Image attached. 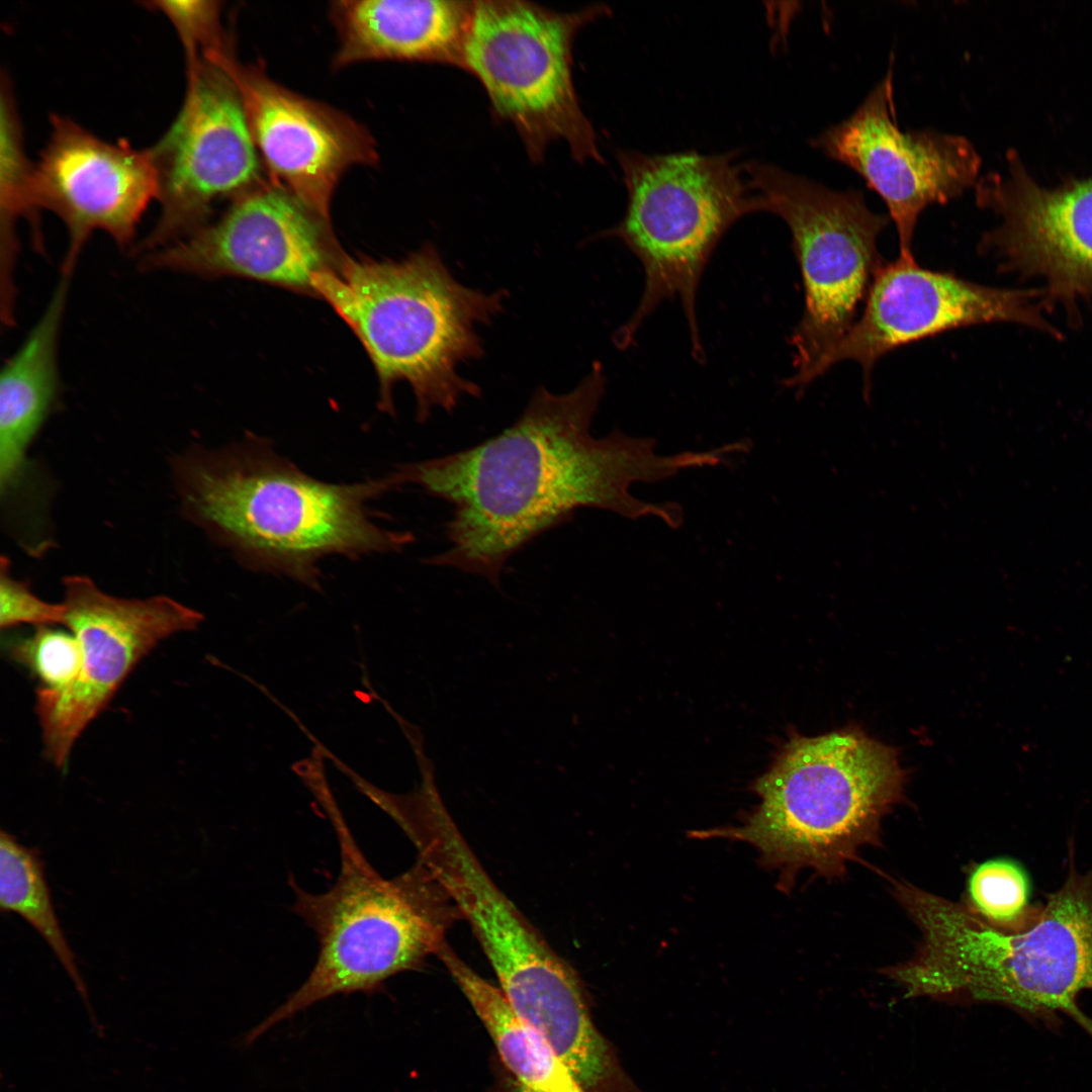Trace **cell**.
<instances>
[{"label": "cell", "mask_w": 1092, "mask_h": 1092, "mask_svg": "<svg viewBox=\"0 0 1092 1092\" xmlns=\"http://www.w3.org/2000/svg\"><path fill=\"white\" fill-rule=\"evenodd\" d=\"M340 845V871L323 893L289 883L292 911L315 932L318 952L301 986L247 1033L252 1043L278 1022L327 998L380 991L391 977L437 956L460 914L427 868L385 879L364 856L336 806L327 809Z\"/></svg>", "instance_id": "6"}, {"label": "cell", "mask_w": 1092, "mask_h": 1092, "mask_svg": "<svg viewBox=\"0 0 1092 1092\" xmlns=\"http://www.w3.org/2000/svg\"><path fill=\"white\" fill-rule=\"evenodd\" d=\"M363 345L378 376L380 408L393 414L391 390L412 388L417 420L452 413L480 387L459 373L484 354L479 328L503 311L508 292H485L456 279L433 244L394 261L341 256L313 280Z\"/></svg>", "instance_id": "4"}, {"label": "cell", "mask_w": 1092, "mask_h": 1092, "mask_svg": "<svg viewBox=\"0 0 1092 1092\" xmlns=\"http://www.w3.org/2000/svg\"><path fill=\"white\" fill-rule=\"evenodd\" d=\"M437 957L487 1030L496 1058L527 1092H585L552 1046L512 1010L498 987L444 943Z\"/></svg>", "instance_id": "21"}, {"label": "cell", "mask_w": 1092, "mask_h": 1092, "mask_svg": "<svg viewBox=\"0 0 1092 1092\" xmlns=\"http://www.w3.org/2000/svg\"><path fill=\"white\" fill-rule=\"evenodd\" d=\"M15 660L25 665L42 684L40 688L62 691L79 677L82 653L75 635L38 627L36 632L11 648Z\"/></svg>", "instance_id": "25"}, {"label": "cell", "mask_w": 1092, "mask_h": 1092, "mask_svg": "<svg viewBox=\"0 0 1092 1092\" xmlns=\"http://www.w3.org/2000/svg\"><path fill=\"white\" fill-rule=\"evenodd\" d=\"M0 909L18 914L35 929L88 1005L86 986L54 908L40 852L4 830L0 832Z\"/></svg>", "instance_id": "22"}, {"label": "cell", "mask_w": 1092, "mask_h": 1092, "mask_svg": "<svg viewBox=\"0 0 1092 1092\" xmlns=\"http://www.w3.org/2000/svg\"><path fill=\"white\" fill-rule=\"evenodd\" d=\"M71 275L62 272L42 314L2 368L0 441L12 448H29L57 403L59 341Z\"/></svg>", "instance_id": "20"}, {"label": "cell", "mask_w": 1092, "mask_h": 1092, "mask_svg": "<svg viewBox=\"0 0 1092 1092\" xmlns=\"http://www.w3.org/2000/svg\"><path fill=\"white\" fill-rule=\"evenodd\" d=\"M144 5L163 13L175 27L185 56L226 44L217 1H149Z\"/></svg>", "instance_id": "26"}, {"label": "cell", "mask_w": 1092, "mask_h": 1092, "mask_svg": "<svg viewBox=\"0 0 1092 1092\" xmlns=\"http://www.w3.org/2000/svg\"><path fill=\"white\" fill-rule=\"evenodd\" d=\"M969 906L989 924L1006 930L1029 925L1040 905H1031L1026 871L1009 858L978 864L968 881Z\"/></svg>", "instance_id": "24"}, {"label": "cell", "mask_w": 1092, "mask_h": 1092, "mask_svg": "<svg viewBox=\"0 0 1092 1092\" xmlns=\"http://www.w3.org/2000/svg\"><path fill=\"white\" fill-rule=\"evenodd\" d=\"M609 11L601 3L560 12L524 0L474 1L463 70L479 81L494 116L512 124L535 164L555 142L580 164L604 163L574 87L573 47L577 33Z\"/></svg>", "instance_id": "9"}, {"label": "cell", "mask_w": 1092, "mask_h": 1092, "mask_svg": "<svg viewBox=\"0 0 1092 1092\" xmlns=\"http://www.w3.org/2000/svg\"><path fill=\"white\" fill-rule=\"evenodd\" d=\"M33 164L25 154L22 126L7 77L2 74L0 97V212L2 245L8 267L15 253L18 217L34 219L30 202Z\"/></svg>", "instance_id": "23"}, {"label": "cell", "mask_w": 1092, "mask_h": 1092, "mask_svg": "<svg viewBox=\"0 0 1092 1092\" xmlns=\"http://www.w3.org/2000/svg\"><path fill=\"white\" fill-rule=\"evenodd\" d=\"M52 131L33 171V213L58 215L69 234L62 270L73 272L78 257L96 231L124 247L135 236L149 204L159 197L153 154L124 140L106 142L68 117L51 116Z\"/></svg>", "instance_id": "18"}, {"label": "cell", "mask_w": 1092, "mask_h": 1092, "mask_svg": "<svg viewBox=\"0 0 1092 1092\" xmlns=\"http://www.w3.org/2000/svg\"><path fill=\"white\" fill-rule=\"evenodd\" d=\"M1005 175L978 179L976 202L993 210L998 226L985 233L979 249L999 260L1001 272L1042 278L1044 308L1075 309L1092 299V179L1049 188L1029 176L1015 154Z\"/></svg>", "instance_id": "16"}, {"label": "cell", "mask_w": 1092, "mask_h": 1092, "mask_svg": "<svg viewBox=\"0 0 1092 1092\" xmlns=\"http://www.w3.org/2000/svg\"><path fill=\"white\" fill-rule=\"evenodd\" d=\"M606 388L601 363L573 389L538 387L521 416L498 435L448 455L397 465L398 487L413 484L452 506L447 548L427 559L481 576L498 587L506 562L530 541L581 508L627 519L654 517L671 528L674 503L633 496L632 483L656 482L703 467L704 452L660 455L655 440L620 430L596 438L594 417Z\"/></svg>", "instance_id": "1"}, {"label": "cell", "mask_w": 1092, "mask_h": 1092, "mask_svg": "<svg viewBox=\"0 0 1092 1092\" xmlns=\"http://www.w3.org/2000/svg\"><path fill=\"white\" fill-rule=\"evenodd\" d=\"M183 104L150 148L159 176L161 213L141 243L145 254L205 225L211 205L259 181L260 163L239 90L209 54L186 57Z\"/></svg>", "instance_id": "11"}, {"label": "cell", "mask_w": 1092, "mask_h": 1092, "mask_svg": "<svg viewBox=\"0 0 1092 1092\" xmlns=\"http://www.w3.org/2000/svg\"><path fill=\"white\" fill-rule=\"evenodd\" d=\"M331 224L279 186L238 197L225 213L187 238L145 254L146 270L202 277L240 276L313 292V280L332 268Z\"/></svg>", "instance_id": "15"}, {"label": "cell", "mask_w": 1092, "mask_h": 1092, "mask_svg": "<svg viewBox=\"0 0 1092 1092\" xmlns=\"http://www.w3.org/2000/svg\"><path fill=\"white\" fill-rule=\"evenodd\" d=\"M491 1070L492 1082L489 1092H527L518 1084L496 1057L493 1058Z\"/></svg>", "instance_id": "28"}, {"label": "cell", "mask_w": 1092, "mask_h": 1092, "mask_svg": "<svg viewBox=\"0 0 1092 1092\" xmlns=\"http://www.w3.org/2000/svg\"><path fill=\"white\" fill-rule=\"evenodd\" d=\"M230 49L206 53L239 90L272 185L330 223L332 198L344 173L378 161L372 135L348 114L281 86L258 66L242 64Z\"/></svg>", "instance_id": "17"}, {"label": "cell", "mask_w": 1092, "mask_h": 1092, "mask_svg": "<svg viewBox=\"0 0 1092 1092\" xmlns=\"http://www.w3.org/2000/svg\"><path fill=\"white\" fill-rule=\"evenodd\" d=\"M474 1L341 0L332 4L337 68L375 60L464 68Z\"/></svg>", "instance_id": "19"}, {"label": "cell", "mask_w": 1092, "mask_h": 1092, "mask_svg": "<svg viewBox=\"0 0 1092 1092\" xmlns=\"http://www.w3.org/2000/svg\"><path fill=\"white\" fill-rule=\"evenodd\" d=\"M63 586L64 625L79 641L81 671L68 689L39 688L35 705L46 754L59 769L133 667L159 642L195 629L203 619L167 596H110L86 575H67Z\"/></svg>", "instance_id": "12"}, {"label": "cell", "mask_w": 1092, "mask_h": 1092, "mask_svg": "<svg viewBox=\"0 0 1092 1092\" xmlns=\"http://www.w3.org/2000/svg\"><path fill=\"white\" fill-rule=\"evenodd\" d=\"M904 775L892 747L856 728L795 736L755 782L760 802L740 826L690 835L749 843L762 866L781 872L784 888L806 869L841 878L860 849L880 845Z\"/></svg>", "instance_id": "5"}, {"label": "cell", "mask_w": 1092, "mask_h": 1092, "mask_svg": "<svg viewBox=\"0 0 1092 1092\" xmlns=\"http://www.w3.org/2000/svg\"><path fill=\"white\" fill-rule=\"evenodd\" d=\"M393 820L468 922L513 1012L570 1069L594 1064L607 1038L577 973L491 880L437 789L407 798Z\"/></svg>", "instance_id": "7"}, {"label": "cell", "mask_w": 1092, "mask_h": 1092, "mask_svg": "<svg viewBox=\"0 0 1092 1092\" xmlns=\"http://www.w3.org/2000/svg\"><path fill=\"white\" fill-rule=\"evenodd\" d=\"M743 168L764 211L788 225L801 270L804 310L791 337L794 373L784 381L801 390L856 321L884 263L877 242L891 219L871 210L860 190H834L763 162Z\"/></svg>", "instance_id": "10"}, {"label": "cell", "mask_w": 1092, "mask_h": 1092, "mask_svg": "<svg viewBox=\"0 0 1092 1092\" xmlns=\"http://www.w3.org/2000/svg\"><path fill=\"white\" fill-rule=\"evenodd\" d=\"M64 622L63 603L52 604L36 597L25 582L11 576L9 559L2 556L0 561L1 628H11L20 624H35L41 627L64 624Z\"/></svg>", "instance_id": "27"}, {"label": "cell", "mask_w": 1092, "mask_h": 1092, "mask_svg": "<svg viewBox=\"0 0 1092 1092\" xmlns=\"http://www.w3.org/2000/svg\"><path fill=\"white\" fill-rule=\"evenodd\" d=\"M1063 885L1033 921L995 927L969 905L903 881L893 894L921 932L907 962L883 970L906 997L1001 1005L1059 1034L1069 1017L1092 1039V869L1080 873L1069 844Z\"/></svg>", "instance_id": "2"}, {"label": "cell", "mask_w": 1092, "mask_h": 1092, "mask_svg": "<svg viewBox=\"0 0 1092 1092\" xmlns=\"http://www.w3.org/2000/svg\"><path fill=\"white\" fill-rule=\"evenodd\" d=\"M1042 289L998 288L926 269L914 257L884 261L861 312L823 359L819 376L840 361L853 360L862 368L868 395L872 371L886 354L970 326L1014 323L1061 339L1042 314Z\"/></svg>", "instance_id": "14"}, {"label": "cell", "mask_w": 1092, "mask_h": 1092, "mask_svg": "<svg viewBox=\"0 0 1092 1092\" xmlns=\"http://www.w3.org/2000/svg\"><path fill=\"white\" fill-rule=\"evenodd\" d=\"M811 145L854 170L881 196L903 257H914L920 213L961 196L979 179L981 158L967 138L900 127L892 66L848 117L821 131Z\"/></svg>", "instance_id": "13"}, {"label": "cell", "mask_w": 1092, "mask_h": 1092, "mask_svg": "<svg viewBox=\"0 0 1092 1092\" xmlns=\"http://www.w3.org/2000/svg\"><path fill=\"white\" fill-rule=\"evenodd\" d=\"M185 517L245 567L315 588L325 557L403 550L411 533L378 526L368 503L397 488L390 473L354 483L318 480L248 437L193 448L173 461Z\"/></svg>", "instance_id": "3"}, {"label": "cell", "mask_w": 1092, "mask_h": 1092, "mask_svg": "<svg viewBox=\"0 0 1092 1092\" xmlns=\"http://www.w3.org/2000/svg\"><path fill=\"white\" fill-rule=\"evenodd\" d=\"M737 156L617 152L627 207L621 221L602 236L620 240L640 261L645 278L639 304L615 334L619 348L632 344L660 303L678 299L693 355L703 360L697 315L701 277L726 232L741 217L764 211Z\"/></svg>", "instance_id": "8"}]
</instances>
